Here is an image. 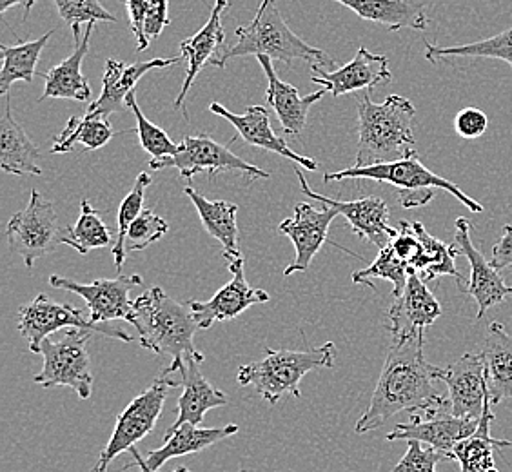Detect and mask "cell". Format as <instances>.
<instances>
[{
  "label": "cell",
  "instance_id": "obj_1",
  "mask_svg": "<svg viewBox=\"0 0 512 472\" xmlns=\"http://www.w3.org/2000/svg\"><path fill=\"white\" fill-rule=\"evenodd\" d=\"M424 344L425 335L393 338L371 404L356 422V434L376 431L404 411L434 413L451 409L449 398L436 387L442 382L444 367L425 360Z\"/></svg>",
  "mask_w": 512,
  "mask_h": 472
},
{
  "label": "cell",
  "instance_id": "obj_2",
  "mask_svg": "<svg viewBox=\"0 0 512 472\" xmlns=\"http://www.w3.org/2000/svg\"><path fill=\"white\" fill-rule=\"evenodd\" d=\"M237 42L218 53L209 64L215 68H226L227 62L240 57H269L271 60L284 62L291 68L293 60L309 62L311 68L333 71L336 60L331 59L325 51L313 48L306 40L300 39L282 19L275 0H262L255 17L247 26H238Z\"/></svg>",
  "mask_w": 512,
  "mask_h": 472
},
{
  "label": "cell",
  "instance_id": "obj_3",
  "mask_svg": "<svg viewBox=\"0 0 512 472\" xmlns=\"http://www.w3.org/2000/svg\"><path fill=\"white\" fill-rule=\"evenodd\" d=\"M413 102L400 95H389L384 102H373L365 93L358 99V151L355 168L396 162L416 149Z\"/></svg>",
  "mask_w": 512,
  "mask_h": 472
},
{
  "label": "cell",
  "instance_id": "obj_4",
  "mask_svg": "<svg viewBox=\"0 0 512 472\" xmlns=\"http://www.w3.org/2000/svg\"><path fill=\"white\" fill-rule=\"evenodd\" d=\"M129 322L137 329L140 345L153 353L168 354L173 360L188 356L206 360L195 347L198 325L189 305L178 304L162 287L138 296Z\"/></svg>",
  "mask_w": 512,
  "mask_h": 472
},
{
  "label": "cell",
  "instance_id": "obj_5",
  "mask_svg": "<svg viewBox=\"0 0 512 472\" xmlns=\"http://www.w3.org/2000/svg\"><path fill=\"white\" fill-rule=\"evenodd\" d=\"M375 180L380 184H389L396 189L400 204L405 209L427 206L433 200L436 191H447L456 200H460L463 206L469 207L471 213H483V206L474 198L465 195L460 187L453 184L451 180L436 175L431 169H427L422 162L420 155L414 151L409 157L387 162V164H376V166H365V168H349L338 173H325L324 182H340V180Z\"/></svg>",
  "mask_w": 512,
  "mask_h": 472
},
{
  "label": "cell",
  "instance_id": "obj_6",
  "mask_svg": "<svg viewBox=\"0 0 512 472\" xmlns=\"http://www.w3.org/2000/svg\"><path fill=\"white\" fill-rule=\"evenodd\" d=\"M335 358L333 342L306 351L267 347L266 358L242 365L238 369L237 380L242 387H253L267 404L276 405L289 394L300 398L302 378L315 369L333 367Z\"/></svg>",
  "mask_w": 512,
  "mask_h": 472
},
{
  "label": "cell",
  "instance_id": "obj_7",
  "mask_svg": "<svg viewBox=\"0 0 512 472\" xmlns=\"http://www.w3.org/2000/svg\"><path fill=\"white\" fill-rule=\"evenodd\" d=\"M91 331L69 327L66 335L59 342L46 338L40 344L39 354L44 358V365L33 382L46 389L51 387H71L82 400H89L93 393V373L88 344Z\"/></svg>",
  "mask_w": 512,
  "mask_h": 472
},
{
  "label": "cell",
  "instance_id": "obj_8",
  "mask_svg": "<svg viewBox=\"0 0 512 472\" xmlns=\"http://www.w3.org/2000/svg\"><path fill=\"white\" fill-rule=\"evenodd\" d=\"M66 229L68 227L60 226L55 206L35 189L31 191L26 209L11 217L6 236L11 251L31 269L39 258L50 255L64 244Z\"/></svg>",
  "mask_w": 512,
  "mask_h": 472
},
{
  "label": "cell",
  "instance_id": "obj_9",
  "mask_svg": "<svg viewBox=\"0 0 512 472\" xmlns=\"http://www.w3.org/2000/svg\"><path fill=\"white\" fill-rule=\"evenodd\" d=\"M169 389H173V385L169 382L168 376L160 374L155 378V382L149 385V389L138 394L135 400H131V404L119 414L113 434L108 445L102 449L93 472L108 471L109 463L120 454L131 451V447H135L155 429L166 404Z\"/></svg>",
  "mask_w": 512,
  "mask_h": 472
},
{
  "label": "cell",
  "instance_id": "obj_10",
  "mask_svg": "<svg viewBox=\"0 0 512 472\" xmlns=\"http://www.w3.org/2000/svg\"><path fill=\"white\" fill-rule=\"evenodd\" d=\"M149 168L153 171L177 169L180 177L188 178V180L202 171H207L211 178L218 173H233V171L249 180L269 178L267 171L256 168L253 164L246 162L244 158L237 157L231 149L224 144H218L209 135L184 138L180 142L177 155L151 160Z\"/></svg>",
  "mask_w": 512,
  "mask_h": 472
},
{
  "label": "cell",
  "instance_id": "obj_11",
  "mask_svg": "<svg viewBox=\"0 0 512 472\" xmlns=\"http://www.w3.org/2000/svg\"><path fill=\"white\" fill-rule=\"evenodd\" d=\"M69 327L86 329L91 333L117 338L122 342L133 340V336H129L126 331L95 324L91 320V316L84 315V311L75 309L73 305L53 302L50 296L44 295V293L37 296L30 304L22 305L19 309L20 335L28 340L31 353L39 354L40 344L48 336L57 333L59 329H69Z\"/></svg>",
  "mask_w": 512,
  "mask_h": 472
},
{
  "label": "cell",
  "instance_id": "obj_12",
  "mask_svg": "<svg viewBox=\"0 0 512 472\" xmlns=\"http://www.w3.org/2000/svg\"><path fill=\"white\" fill-rule=\"evenodd\" d=\"M50 286L62 291H71L86 300L89 316L95 324H108L113 320H128L133 315V302L129 300V291L142 286V276H117V278H99L91 284H79L66 276H50Z\"/></svg>",
  "mask_w": 512,
  "mask_h": 472
},
{
  "label": "cell",
  "instance_id": "obj_13",
  "mask_svg": "<svg viewBox=\"0 0 512 472\" xmlns=\"http://www.w3.org/2000/svg\"><path fill=\"white\" fill-rule=\"evenodd\" d=\"M300 168L302 166L296 164L295 173L304 195L320 202L322 206L333 207L338 215H342L349 222V226L353 227L356 235L360 238H367L378 249H384L393 242L398 231L389 224L391 213H389V207L385 204L384 198L364 197L345 202V200L324 197L309 187L306 175Z\"/></svg>",
  "mask_w": 512,
  "mask_h": 472
},
{
  "label": "cell",
  "instance_id": "obj_14",
  "mask_svg": "<svg viewBox=\"0 0 512 472\" xmlns=\"http://www.w3.org/2000/svg\"><path fill=\"white\" fill-rule=\"evenodd\" d=\"M200 364H204V360L188 356L182 360H173L162 373L168 376L173 387H182V394L178 398L177 422L169 429H177L182 423L200 425L207 411L229 404L226 393L215 389L207 382L206 376L200 373Z\"/></svg>",
  "mask_w": 512,
  "mask_h": 472
},
{
  "label": "cell",
  "instance_id": "obj_15",
  "mask_svg": "<svg viewBox=\"0 0 512 472\" xmlns=\"http://www.w3.org/2000/svg\"><path fill=\"white\" fill-rule=\"evenodd\" d=\"M456 233H454L453 247L456 255H462L469 260L471 276L465 286L469 296H473L478 304L476 320H482L483 315L496 305L503 304L512 296V287L503 282L502 271L485 260V256L474 246L471 238V224L467 218H456Z\"/></svg>",
  "mask_w": 512,
  "mask_h": 472
},
{
  "label": "cell",
  "instance_id": "obj_16",
  "mask_svg": "<svg viewBox=\"0 0 512 472\" xmlns=\"http://www.w3.org/2000/svg\"><path fill=\"white\" fill-rule=\"evenodd\" d=\"M480 420L458 418L451 413V409H442L434 413H413L409 422L398 423L393 431L387 434V440H420L440 451L447 460H454V445L476 433Z\"/></svg>",
  "mask_w": 512,
  "mask_h": 472
},
{
  "label": "cell",
  "instance_id": "obj_17",
  "mask_svg": "<svg viewBox=\"0 0 512 472\" xmlns=\"http://www.w3.org/2000/svg\"><path fill=\"white\" fill-rule=\"evenodd\" d=\"M227 267L233 276L226 286L218 289L217 295L207 302H188L198 329H209L215 322H229L242 315L251 305L266 304L271 300L264 289H253L247 284L244 258L229 262Z\"/></svg>",
  "mask_w": 512,
  "mask_h": 472
},
{
  "label": "cell",
  "instance_id": "obj_18",
  "mask_svg": "<svg viewBox=\"0 0 512 472\" xmlns=\"http://www.w3.org/2000/svg\"><path fill=\"white\" fill-rule=\"evenodd\" d=\"M338 217L333 207L322 206L316 209L309 202L296 204L293 217L286 218L278 231L280 235L287 236L295 246V262H291L284 271V276L304 273L315 258L316 253L322 249L329 240V226Z\"/></svg>",
  "mask_w": 512,
  "mask_h": 472
},
{
  "label": "cell",
  "instance_id": "obj_19",
  "mask_svg": "<svg viewBox=\"0 0 512 472\" xmlns=\"http://www.w3.org/2000/svg\"><path fill=\"white\" fill-rule=\"evenodd\" d=\"M442 382L449 389L447 398L454 416L482 418L485 405L489 404L482 353H465L454 364L444 367Z\"/></svg>",
  "mask_w": 512,
  "mask_h": 472
},
{
  "label": "cell",
  "instance_id": "obj_20",
  "mask_svg": "<svg viewBox=\"0 0 512 472\" xmlns=\"http://www.w3.org/2000/svg\"><path fill=\"white\" fill-rule=\"evenodd\" d=\"M313 69L311 82L327 89L333 97H342L347 93L373 89L393 80V73L389 69V59L385 55H376L367 48L356 51L351 62H347L342 68L325 71V69Z\"/></svg>",
  "mask_w": 512,
  "mask_h": 472
},
{
  "label": "cell",
  "instance_id": "obj_21",
  "mask_svg": "<svg viewBox=\"0 0 512 472\" xmlns=\"http://www.w3.org/2000/svg\"><path fill=\"white\" fill-rule=\"evenodd\" d=\"M442 316V305L416 273H411L404 293L394 298L387 315L391 338L425 335V329Z\"/></svg>",
  "mask_w": 512,
  "mask_h": 472
},
{
  "label": "cell",
  "instance_id": "obj_22",
  "mask_svg": "<svg viewBox=\"0 0 512 472\" xmlns=\"http://www.w3.org/2000/svg\"><path fill=\"white\" fill-rule=\"evenodd\" d=\"M209 111L218 117L226 118L227 122L237 129V135L231 138V142L242 138L249 146L267 149L271 153L291 160L293 164L306 168L307 171L318 169L315 158L298 155L291 149V146H287L284 138L275 135V131L271 128V122H269V113L264 106H249L242 115H237V113H231L229 109L224 108L220 102H213L209 106Z\"/></svg>",
  "mask_w": 512,
  "mask_h": 472
},
{
  "label": "cell",
  "instance_id": "obj_23",
  "mask_svg": "<svg viewBox=\"0 0 512 472\" xmlns=\"http://www.w3.org/2000/svg\"><path fill=\"white\" fill-rule=\"evenodd\" d=\"M182 62V57H171V59H153L148 62H133L124 64L117 59L106 60V71L102 77V93L99 99L91 102L86 113L109 117L111 113L120 111L126 106V99L129 93L135 91L138 80L153 69L169 68Z\"/></svg>",
  "mask_w": 512,
  "mask_h": 472
},
{
  "label": "cell",
  "instance_id": "obj_24",
  "mask_svg": "<svg viewBox=\"0 0 512 472\" xmlns=\"http://www.w3.org/2000/svg\"><path fill=\"white\" fill-rule=\"evenodd\" d=\"M227 8H229V0H215V6L211 10V15L204 24V28L198 31L197 35L180 42V57L182 60H186L188 68H186V79H184L182 89L175 100V109L184 108L189 89L197 80L200 69L204 68L207 62L215 59L218 50L224 46L226 31L222 24V15Z\"/></svg>",
  "mask_w": 512,
  "mask_h": 472
},
{
  "label": "cell",
  "instance_id": "obj_25",
  "mask_svg": "<svg viewBox=\"0 0 512 472\" xmlns=\"http://www.w3.org/2000/svg\"><path fill=\"white\" fill-rule=\"evenodd\" d=\"M258 64L267 77V104L273 108L276 117L282 124V129L287 135H300L307 124L309 109L315 106L316 102L324 99L327 89H320L307 97H300L298 89L284 80L278 79L273 60L269 57H256Z\"/></svg>",
  "mask_w": 512,
  "mask_h": 472
},
{
  "label": "cell",
  "instance_id": "obj_26",
  "mask_svg": "<svg viewBox=\"0 0 512 472\" xmlns=\"http://www.w3.org/2000/svg\"><path fill=\"white\" fill-rule=\"evenodd\" d=\"M487 393L493 407L512 400V335L500 322L489 325L482 345Z\"/></svg>",
  "mask_w": 512,
  "mask_h": 472
},
{
  "label": "cell",
  "instance_id": "obj_27",
  "mask_svg": "<svg viewBox=\"0 0 512 472\" xmlns=\"http://www.w3.org/2000/svg\"><path fill=\"white\" fill-rule=\"evenodd\" d=\"M237 433L238 425L235 423L218 429H204L193 423H182L177 429H168L164 434V445L160 449L149 451L144 460L151 471H158L171 458L200 453Z\"/></svg>",
  "mask_w": 512,
  "mask_h": 472
},
{
  "label": "cell",
  "instance_id": "obj_28",
  "mask_svg": "<svg viewBox=\"0 0 512 472\" xmlns=\"http://www.w3.org/2000/svg\"><path fill=\"white\" fill-rule=\"evenodd\" d=\"M345 8L355 11L360 19L382 24L387 30L425 31L429 17L418 0H335Z\"/></svg>",
  "mask_w": 512,
  "mask_h": 472
},
{
  "label": "cell",
  "instance_id": "obj_29",
  "mask_svg": "<svg viewBox=\"0 0 512 472\" xmlns=\"http://www.w3.org/2000/svg\"><path fill=\"white\" fill-rule=\"evenodd\" d=\"M97 22H89L84 39L75 44V51L68 59L62 60L55 68L48 73H40L46 82L44 93L39 102L44 99L77 100V102H88L91 97V88L84 73H82V60L86 59L89 51V39Z\"/></svg>",
  "mask_w": 512,
  "mask_h": 472
},
{
  "label": "cell",
  "instance_id": "obj_30",
  "mask_svg": "<svg viewBox=\"0 0 512 472\" xmlns=\"http://www.w3.org/2000/svg\"><path fill=\"white\" fill-rule=\"evenodd\" d=\"M40 151L11 115L10 97L0 120V168L17 177H40Z\"/></svg>",
  "mask_w": 512,
  "mask_h": 472
},
{
  "label": "cell",
  "instance_id": "obj_31",
  "mask_svg": "<svg viewBox=\"0 0 512 472\" xmlns=\"http://www.w3.org/2000/svg\"><path fill=\"white\" fill-rule=\"evenodd\" d=\"M184 195L195 204L202 226L224 247V258L229 262L244 258L238 242L237 204L226 200H207L195 187H184Z\"/></svg>",
  "mask_w": 512,
  "mask_h": 472
},
{
  "label": "cell",
  "instance_id": "obj_32",
  "mask_svg": "<svg viewBox=\"0 0 512 472\" xmlns=\"http://www.w3.org/2000/svg\"><path fill=\"white\" fill-rule=\"evenodd\" d=\"M491 409L493 405L489 402L485 405L476 433L454 445L453 458L460 465V472H500L494 463V451L511 447L512 443L491 436V425L494 422Z\"/></svg>",
  "mask_w": 512,
  "mask_h": 472
},
{
  "label": "cell",
  "instance_id": "obj_33",
  "mask_svg": "<svg viewBox=\"0 0 512 472\" xmlns=\"http://www.w3.org/2000/svg\"><path fill=\"white\" fill-rule=\"evenodd\" d=\"M413 227L422 242V251L414 262L413 273L420 276L424 282H433L438 276H453L460 291H465L467 284L463 282L462 273L454 264V258L458 255L453 244H445L442 240L434 238L420 222H413Z\"/></svg>",
  "mask_w": 512,
  "mask_h": 472
},
{
  "label": "cell",
  "instance_id": "obj_34",
  "mask_svg": "<svg viewBox=\"0 0 512 472\" xmlns=\"http://www.w3.org/2000/svg\"><path fill=\"white\" fill-rule=\"evenodd\" d=\"M55 31L50 30L40 39L30 40V42H20L15 46H6L2 44V69H0V95H8L11 86L15 82H31L37 75V64H39L40 55L50 42Z\"/></svg>",
  "mask_w": 512,
  "mask_h": 472
},
{
  "label": "cell",
  "instance_id": "obj_35",
  "mask_svg": "<svg viewBox=\"0 0 512 472\" xmlns=\"http://www.w3.org/2000/svg\"><path fill=\"white\" fill-rule=\"evenodd\" d=\"M115 137V129L108 117H99L86 113L84 117L69 118L66 128L53 140L51 153H68L77 144H82L88 151L104 148L111 138Z\"/></svg>",
  "mask_w": 512,
  "mask_h": 472
},
{
  "label": "cell",
  "instance_id": "obj_36",
  "mask_svg": "<svg viewBox=\"0 0 512 472\" xmlns=\"http://www.w3.org/2000/svg\"><path fill=\"white\" fill-rule=\"evenodd\" d=\"M424 55L431 64H436L440 59H496L507 62L512 69V28L473 44L436 46L425 42Z\"/></svg>",
  "mask_w": 512,
  "mask_h": 472
},
{
  "label": "cell",
  "instance_id": "obj_37",
  "mask_svg": "<svg viewBox=\"0 0 512 472\" xmlns=\"http://www.w3.org/2000/svg\"><path fill=\"white\" fill-rule=\"evenodd\" d=\"M111 242H115V240L111 238L109 227L104 224L99 213L84 198L80 202L79 220L75 226L66 229L64 244L79 251L80 255H88L89 251L108 247Z\"/></svg>",
  "mask_w": 512,
  "mask_h": 472
},
{
  "label": "cell",
  "instance_id": "obj_38",
  "mask_svg": "<svg viewBox=\"0 0 512 472\" xmlns=\"http://www.w3.org/2000/svg\"><path fill=\"white\" fill-rule=\"evenodd\" d=\"M151 186V175L149 173H140L137 180H135V186L129 191L128 197L122 200V204L119 207V215H117V236H115V242L111 247V255L115 260V266L117 269L124 267L126 262V236H128L129 227L137 220L138 215L144 211V195H146V189Z\"/></svg>",
  "mask_w": 512,
  "mask_h": 472
},
{
  "label": "cell",
  "instance_id": "obj_39",
  "mask_svg": "<svg viewBox=\"0 0 512 472\" xmlns=\"http://www.w3.org/2000/svg\"><path fill=\"white\" fill-rule=\"evenodd\" d=\"M409 276H411V269L405 264L404 260L398 258V255L394 253L393 246L389 244L384 249H380V253H378L375 262L371 266L353 273V282L373 287V284H371L373 278L387 280V282L393 284V296L396 298V296L404 293Z\"/></svg>",
  "mask_w": 512,
  "mask_h": 472
},
{
  "label": "cell",
  "instance_id": "obj_40",
  "mask_svg": "<svg viewBox=\"0 0 512 472\" xmlns=\"http://www.w3.org/2000/svg\"><path fill=\"white\" fill-rule=\"evenodd\" d=\"M126 106L133 111V115L137 118V129L135 131H137L140 146L146 153H149L151 160L177 155L180 144H175L164 129L158 128L151 120L144 117V113L138 108L135 91L129 93Z\"/></svg>",
  "mask_w": 512,
  "mask_h": 472
},
{
  "label": "cell",
  "instance_id": "obj_41",
  "mask_svg": "<svg viewBox=\"0 0 512 472\" xmlns=\"http://www.w3.org/2000/svg\"><path fill=\"white\" fill-rule=\"evenodd\" d=\"M59 15L73 31L75 44H79L80 26L89 22H117V17L102 6V0H53Z\"/></svg>",
  "mask_w": 512,
  "mask_h": 472
},
{
  "label": "cell",
  "instance_id": "obj_42",
  "mask_svg": "<svg viewBox=\"0 0 512 472\" xmlns=\"http://www.w3.org/2000/svg\"><path fill=\"white\" fill-rule=\"evenodd\" d=\"M168 222L158 217L153 209H144L137 220L129 227L126 236V251H144L146 247L153 246L162 236L168 233Z\"/></svg>",
  "mask_w": 512,
  "mask_h": 472
},
{
  "label": "cell",
  "instance_id": "obj_43",
  "mask_svg": "<svg viewBox=\"0 0 512 472\" xmlns=\"http://www.w3.org/2000/svg\"><path fill=\"white\" fill-rule=\"evenodd\" d=\"M440 460H447L444 454L420 440H407L404 458L396 463L393 472H436Z\"/></svg>",
  "mask_w": 512,
  "mask_h": 472
},
{
  "label": "cell",
  "instance_id": "obj_44",
  "mask_svg": "<svg viewBox=\"0 0 512 472\" xmlns=\"http://www.w3.org/2000/svg\"><path fill=\"white\" fill-rule=\"evenodd\" d=\"M394 253L398 255L400 260H404L405 264L411 269L413 273L414 262L422 251V242H420V236L416 235L413 224L409 222H400V229L391 242Z\"/></svg>",
  "mask_w": 512,
  "mask_h": 472
},
{
  "label": "cell",
  "instance_id": "obj_45",
  "mask_svg": "<svg viewBox=\"0 0 512 472\" xmlns=\"http://www.w3.org/2000/svg\"><path fill=\"white\" fill-rule=\"evenodd\" d=\"M489 128V118L482 109L465 108L454 118L456 133L467 140L482 137Z\"/></svg>",
  "mask_w": 512,
  "mask_h": 472
},
{
  "label": "cell",
  "instance_id": "obj_46",
  "mask_svg": "<svg viewBox=\"0 0 512 472\" xmlns=\"http://www.w3.org/2000/svg\"><path fill=\"white\" fill-rule=\"evenodd\" d=\"M128 10L129 30L137 39V51L148 50L149 39L146 35V19H148V0H124Z\"/></svg>",
  "mask_w": 512,
  "mask_h": 472
},
{
  "label": "cell",
  "instance_id": "obj_47",
  "mask_svg": "<svg viewBox=\"0 0 512 472\" xmlns=\"http://www.w3.org/2000/svg\"><path fill=\"white\" fill-rule=\"evenodd\" d=\"M169 0H148V19H146V35L148 39H157L162 31L169 26Z\"/></svg>",
  "mask_w": 512,
  "mask_h": 472
},
{
  "label": "cell",
  "instance_id": "obj_48",
  "mask_svg": "<svg viewBox=\"0 0 512 472\" xmlns=\"http://www.w3.org/2000/svg\"><path fill=\"white\" fill-rule=\"evenodd\" d=\"M498 271H511L512 273V226H503L502 238L493 247V260Z\"/></svg>",
  "mask_w": 512,
  "mask_h": 472
},
{
  "label": "cell",
  "instance_id": "obj_49",
  "mask_svg": "<svg viewBox=\"0 0 512 472\" xmlns=\"http://www.w3.org/2000/svg\"><path fill=\"white\" fill-rule=\"evenodd\" d=\"M39 0H0V15H4L10 8L22 6L24 8V19H28L31 8L37 4Z\"/></svg>",
  "mask_w": 512,
  "mask_h": 472
},
{
  "label": "cell",
  "instance_id": "obj_50",
  "mask_svg": "<svg viewBox=\"0 0 512 472\" xmlns=\"http://www.w3.org/2000/svg\"><path fill=\"white\" fill-rule=\"evenodd\" d=\"M129 453L133 454V458H135V463L138 465V469L142 472H158V471H151L149 469L148 465H146V460H144V456L142 454L138 453L137 447H131V451ZM173 472H191L189 471L188 467H184V465H180V467H177L175 471Z\"/></svg>",
  "mask_w": 512,
  "mask_h": 472
},
{
  "label": "cell",
  "instance_id": "obj_51",
  "mask_svg": "<svg viewBox=\"0 0 512 472\" xmlns=\"http://www.w3.org/2000/svg\"><path fill=\"white\" fill-rule=\"evenodd\" d=\"M238 472H249V471H247V469H240V471H238Z\"/></svg>",
  "mask_w": 512,
  "mask_h": 472
}]
</instances>
